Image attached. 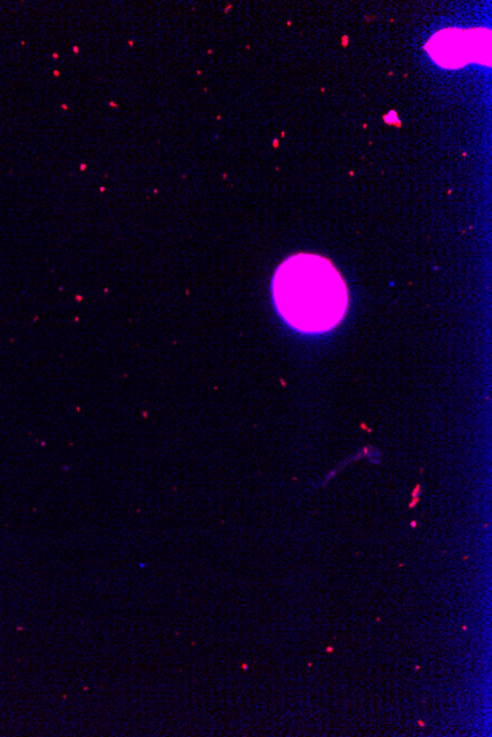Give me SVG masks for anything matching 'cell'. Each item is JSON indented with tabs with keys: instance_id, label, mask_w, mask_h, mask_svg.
Here are the masks:
<instances>
[{
	"instance_id": "3",
	"label": "cell",
	"mask_w": 492,
	"mask_h": 737,
	"mask_svg": "<svg viewBox=\"0 0 492 737\" xmlns=\"http://www.w3.org/2000/svg\"><path fill=\"white\" fill-rule=\"evenodd\" d=\"M470 42H472V61L474 63L491 65V32L488 29L470 30Z\"/></svg>"
},
{
	"instance_id": "1",
	"label": "cell",
	"mask_w": 492,
	"mask_h": 737,
	"mask_svg": "<svg viewBox=\"0 0 492 737\" xmlns=\"http://www.w3.org/2000/svg\"><path fill=\"white\" fill-rule=\"evenodd\" d=\"M278 316L307 334L328 333L346 317L348 289L341 273L325 256L292 255L273 277Z\"/></svg>"
},
{
	"instance_id": "2",
	"label": "cell",
	"mask_w": 492,
	"mask_h": 737,
	"mask_svg": "<svg viewBox=\"0 0 492 737\" xmlns=\"http://www.w3.org/2000/svg\"><path fill=\"white\" fill-rule=\"evenodd\" d=\"M426 52L439 67L457 69L472 63L470 30L444 29L426 43Z\"/></svg>"
}]
</instances>
